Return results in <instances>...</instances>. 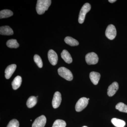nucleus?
<instances>
[{"label": "nucleus", "instance_id": "1", "mask_svg": "<svg viewBox=\"0 0 127 127\" xmlns=\"http://www.w3.org/2000/svg\"><path fill=\"white\" fill-rule=\"evenodd\" d=\"M51 4V0H38L36 5V10L37 14L42 15L47 10Z\"/></svg>", "mask_w": 127, "mask_h": 127}, {"label": "nucleus", "instance_id": "2", "mask_svg": "<svg viewBox=\"0 0 127 127\" xmlns=\"http://www.w3.org/2000/svg\"><path fill=\"white\" fill-rule=\"evenodd\" d=\"M91 9V5L89 3H85L82 7L78 17V22L80 24L84 22L85 17L87 13L90 11Z\"/></svg>", "mask_w": 127, "mask_h": 127}, {"label": "nucleus", "instance_id": "3", "mask_svg": "<svg viewBox=\"0 0 127 127\" xmlns=\"http://www.w3.org/2000/svg\"><path fill=\"white\" fill-rule=\"evenodd\" d=\"M58 74L62 77L68 81H71L73 78L72 73L70 70L66 67H62L58 70Z\"/></svg>", "mask_w": 127, "mask_h": 127}, {"label": "nucleus", "instance_id": "4", "mask_svg": "<svg viewBox=\"0 0 127 127\" xmlns=\"http://www.w3.org/2000/svg\"><path fill=\"white\" fill-rule=\"evenodd\" d=\"M89 100L85 97L81 98L78 101L75 106V109L77 112H79L82 111L87 106Z\"/></svg>", "mask_w": 127, "mask_h": 127}, {"label": "nucleus", "instance_id": "5", "mask_svg": "<svg viewBox=\"0 0 127 127\" xmlns=\"http://www.w3.org/2000/svg\"><path fill=\"white\" fill-rule=\"evenodd\" d=\"M86 61L88 65H94L98 62V57L95 53H89L86 55Z\"/></svg>", "mask_w": 127, "mask_h": 127}, {"label": "nucleus", "instance_id": "6", "mask_svg": "<svg viewBox=\"0 0 127 127\" xmlns=\"http://www.w3.org/2000/svg\"><path fill=\"white\" fill-rule=\"evenodd\" d=\"M105 34L106 36L109 40H113L115 38L117 35L116 27L113 25H109L106 28Z\"/></svg>", "mask_w": 127, "mask_h": 127}, {"label": "nucleus", "instance_id": "7", "mask_svg": "<svg viewBox=\"0 0 127 127\" xmlns=\"http://www.w3.org/2000/svg\"><path fill=\"white\" fill-rule=\"evenodd\" d=\"M46 123L45 116L42 115L37 118L34 121L32 127H44Z\"/></svg>", "mask_w": 127, "mask_h": 127}, {"label": "nucleus", "instance_id": "8", "mask_svg": "<svg viewBox=\"0 0 127 127\" xmlns=\"http://www.w3.org/2000/svg\"><path fill=\"white\" fill-rule=\"evenodd\" d=\"M62 102L61 94L60 92L55 93L52 101V106L54 108H57L60 106Z\"/></svg>", "mask_w": 127, "mask_h": 127}, {"label": "nucleus", "instance_id": "9", "mask_svg": "<svg viewBox=\"0 0 127 127\" xmlns=\"http://www.w3.org/2000/svg\"><path fill=\"white\" fill-rule=\"evenodd\" d=\"M48 57L49 62L52 65H56L58 61V57L56 53L54 50H49L48 53Z\"/></svg>", "mask_w": 127, "mask_h": 127}, {"label": "nucleus", "instance_id": "10", "mask_svg": "<svg viewBox=\"0 0 127 127\" xmlns=\"http://www.w3.org/2000/svg\"><path fill=\"white\" fill-rule=\"evenodd\" d=\"M119 89V85L117 82L113 83L111 85L108 87L107 90V94L109 96H113Z\"/></svg>", "mask_w": 127, "mask_h": 127}, {"label": "nucleus", "instance_id": "11", "mask_svg": "<svg viewBox=\"0 0 127 127\" xmlns=\"http://www.w3.org/2000/svg\"><path fill=\"white\" fill-rule=\"evenodd\" d=\"M17 66L16 64H11L8 66L6 68L5 71V77L7 79H9L12 76L15 71Z\"/></svg>", "mask_w": 127, "mask_h": 127}, {"label": "nucleus", "instance_id": "12", "mask_svg": "<svg viewBox=\"0 0 127 127\" xmlns=\"http://www.w3.org/2000/svg\"><path fill=\"white\" fill-rule=\"evenodd\" d=\"M0 34L4 35H11L14 34V32L10 27L4 26L0 28Z\"/></svg>", "mask_w": 127, "mask_h": 127}, {"label": "nucleus", "instance_id": "13", "mask_svg": "<svg viewBox=\"0 0 127 127\" xmlns=\"http://www.w3.org/2000/svg\"><path fill=\"white\" fill-rule=\"evenodd\" d=\"M101 75L99 73L92 72L90 73L89 77L91 81L94 85H97L100 80Z\"/></svg>", "mask_w": 127, "mask_h": 127}, {"label": "nucleus", "instance_id": "14", "mask_svg": "<svg viewBox=\"0 0 127 127\" xmlns=\"http://www.w3.org/2000/svg\"><path fill=\"white\" fill-rule=\"evenodd\" d=\"M62 59L67 64H70L72 62V59L69 53L67 50H63L61 54Z\"/></svg>", "mask_w": 127, "mask_h": 127}, {"label": "nucleus", "instance_id": "15", "mask_svg": "<svg viewBox=\"0 0 127 127\" xmlns=\"http://www.w3.org/2000/svg\"><path fill=\"white\" fill-rule=\"evenodd\" d=\"M22 82V78L20 76H18L14 78L12 82V88L14 90H16L20 87Z\"/></svg>", "mask_w": 127, "mask_h": 127}, {"label": "nucleus", "instance_id": "16", "mask_svg": "<svg viewBox=\"0 0 127 127\" xmlns=\"http://www.w3.org/2000/svg\"><path fill=\"white\" fill-rule=\"evenodd\" d=\"M64 41L66 44L71 46H75L79 45L78 42L76 39H73L71 37H66L64 39Z\"/></svg>", "mask_w": 127, "mask_h": 127}, {"label": "nucleus", "instance_id": "17", "mask_svg": "<svg viewBox=\"0 0 127 127\" xmlns=\"http://www.w3.org/2000/svg\"><path fill=\"white\" fill-rule=\"evenodd\" d=\"M111 122L116 127H124L126 124L125 121L117 118H113L111 120Z\"/></svg>", "mask_w": 127, "mask_h": 127}, {"label": "nucleus", "instance_id": "18", "mask_svg": "<svg viewBox=\"0 0 127 127\" xmlns=\"http://www.w3.org/2000/svg\"><path fill=\"white\" fill-rule=\"evenodd\" d=\"M37 102L36 97L34 96H31L28 99L27 102V105L29 108L33 107L36 104Z\"/></svg>", "mask_w": 127, "mask_h": 127}, {"label": "nucleus", "instance_id": "19", "mask_svg": "<svg viewBox=\"0 0 127 127\" xmlns=\"http://www.w3.org/2000/svg\"><path fill=\"white\" fill-rule=\"evenodd\" d=\"M13 13L11 11L9 10H3L0 12V18H6L13 15Z\"/></svg>", "mask_w": 127, "mask_h": 127}, {"label": "nucleus", "instance_id": "20", "mask_svg": "<svg viewBox=\"0 0 127 127\" xmlns=\"http://www.w3.org/2000/svg\"><path fill=\"white\" fill-rule=\"evenodd\" d=\"M6 45L10 48H17L19 47V44L16 39H10L7 41Z\"/></svg>", "mask_w": 127, "mask_h": 127}, {"label": "nucleus", "instance_id": "21", "mask_svg": "<svg viewBox=\"0 0 127 127\" xmlns=\"http://www.w3.org/2000/svg\"><path fill=\"white\" fill-rule=\"evenodd\" d=\"M116 108L120 112L127 113V105L123 103H119L116 105Z\"/></svg>", "mask_w": 127, "mask_h": 127}, {"label": "nucleus", "instance_id": "22", "mask_svg": "<svg viewBox=\"0 0 127 127\" xmlns=\"http://www.w3.org/2000/svg\"><path fill=\"white\" fill-rule=\"evenodd\" d=\"M66 124L65 121L61 119H58L54 122L52 127H66Z\"/></svg>", "mask_w": 127, "mask_h": 127}, {"label": "nucleus", "instance_id": "23", "mask_svg": "<svg viewBox=\"0 0 127 127\" xmlns=\"http://www.w3.org/2000/svg\"><path fill=\"white\" fill-rule=\"evenodd\" d=\"M34 60L35 62L36 63L39 68H42L43 66V63L39 55H34Z\"/></svg>", "mask_w": 127, "mask_h": 127}, {"label": "nucleus", "instance_id": "24", "mask_svg": "<svg viewBox=\"0 0 127 127\" xmlns=\"http://www.w3.org/2000/svg\"><path fill=\"white\" fill-rule=\"evenodd\" d=\"M6 127H19V122L16 119H12L9 122Z\"/></svg>", "mask_w": 127, "mask_h": 127}, {"label": "nucleus", "instance_id": "25", "mask_svg": "<svg viewBox=\"0 0 127 127\" xmlns=\"http://www.w3.org/2000/svg\"><path fill=\"white\" fill-rule=\"evenodd\" d=\"M116 0H108V1L111 2V3H113V2H116Z\"/></svg>", "mask_w": 127, "mask_h": 127}, {"label": "nucleus", "instance_id": "26", "mask_svg": "<svg viewBox=\"0 0 127 127\" xmlns=\"http://www.w3.org/2000/svg\"><path fill=\"white\" fill-rule=\"evenodd\" d=\"M86 127V126H83V127Z\"/></svg>", "mask_w": 127, "mask_h": 127}, {"label": "nucleus", "instance_id": "27", "mask_svg": "<svg viewBox=\"0 0 127 127\" xmlns=\"http://www.w3.org/2000/svg\"><path fill=\"white\" fill-rule=\"evenodd\" d=\"M87 99H88V100H89V98H87Z\"/></svg>", "mask_w": 127, "mask_h": 127}]
</instances>
